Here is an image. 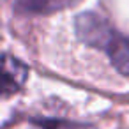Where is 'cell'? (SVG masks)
Returning a JSON list of instances; mask_svg holds the SVG:
<instances>
[{
    "label": "cell",
    "instance_id": "1",
    "mask_svg": "<svg viewBox=\"0 0 129 129\" xmlns=\"http://www.w3.org/2000/svg\"><path fill=\"white\" fill-rule=\"evenodd\" d=\"M115 32L117 30L95 13H83L76 18V34L80 41H83L87 46L104 51L106 44L115 36Z\"/></svg>",
    "mask_w": 129,
    "mask_h": 129
},
{
    "label": "cell",
    "instance_id": "2",
    "mask_svg": "<svg viewBox=\"0 0 129 129\" xmlns=\"http://www.w3.org/2000/svg\"><path fill=\"white\" fill-rule=\"evenodd\" d=\"M2 92L4 95H11L14 92H18L27 76H28V67L25 64H21L20 60L13 58L11 55H4V71H2Z\"/></svg>",
    "mask_w": 129,
    "mask_h": 129
},
{
    "label": "cell",
    "instance_id": "3",
    "mask_svg": "<svg viewBox=\"0 0 129 129\" xmlns=\"http://www.w3.org/2000/svg\"><path fill=\"white\" fill-rule=\"evenodd\" d=\"M104 51L108 53L113 67L120 74L129 76V37H124L118 32H115V36L106 44Z\"/></svg>",
    "mask_w": 129,
    "mask_h": 129
},
{
    "label": "cell",
    "instance_id": "4",
    "mask_svg": "<svg viewBox=\"0 0 129 129\" xmlns=\"http://www.w3.org/2000/svg\"><path fill=\"white\" fill-rule=\"evenodd\" d=\"M81 0H18V7L28 13H53L73 7Z\"/></svg>",
    "mask_w": 129,
    "mask_h": 129
},
{
    "label": "cell",
    "instance_id": "5",
    "mask_svg": "<svg viewBox=\"0 0 129 129\" xmlns=\"http://www.w3.org/2000/svg\"><path fill=\"white\" fill-rule=\"evenodd\" d=\"M43 127L46 129H90L88 125L81 124H73V122H62V120H50V122H41Z\"/></svg>",
    "mask_w": 129,
    "mask_h": 129
}]
</instances>
